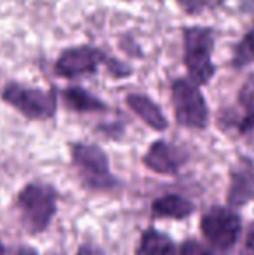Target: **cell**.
Returning a JSON list of instances; mask_svg holds the SVG:
<instances>
[{
  "instance_id": "6da1fadb",
  "label": "cell",
  "mask_w": 254,
  "mask_h": 255,
  "mask_svg": "<svg viewBox=\"0 0 254 255\" xmlns=\"http://www.w3.org/2000/svg\"><path fill=\"white\" fill-rule=\"evenodd\" d=\"M218 31L209 24H188L181 28V57L187 77L200 87L213 82L218 73L214 63Z\"/></svg>"
},
{
  "instance_id": "5b68a950",
  "label": "cell",
  "mask_w": 254,
  "mask_h": 255,
  "mask_svg": "<svg viewBox=\"0 0 254 255\" xmlns=\"http://www.w3.org/2000/svg\"><path fill=\"white\" fill-rule=\"evenodd\" d=\"M24 228L30 233H42L56 214V193L42 184H28L17 198Z\"/></svg>"
},
{
  "instance_id": "277c9868",
  "label": "cell",
  "mask_w": 254,
  "mask_h": 255,
  "mask_svg": "<svg viewBox=\"0 0 254 255\" xmlns=\"http://www.w3.org/2000/svg\"><path fill=\"white\" fill-rule=\"evenodd\" d=\"M2 99L28 120H49L58 111V91L37 89L10 82L3 87Z\"/></svg>"
},
{
  "instance_id": "603a6c76",
  "label": "cell",
  "mask_w": 254,
  "mask_h": 255,
  "mask_svg": "<svg viewBox=\"0 0 254 255\" xmlns=\"http://www.w3.org/2000/svg\"><path fill=\"white\" fill-rule=\"evenodd\" d=\"M119 2H126V3H131V2H136V0H119Z\"/></svg>"
},
{
  "instance_id": "7c38bea8",
  "label": "cell",
  "mask_w": 254,
  "mask_h": 255,
  "mask_svg": "<svg viewBox=\"0 0 254 255\" xmlns=\"http://www.w3.org/2000/svg\"><path fill=\"white\" fill-rule=\"evenodd\" d=\"M254 64V19L246 28L237 42L232 47L230 68L234 71H244Z\"/></svg>"
},
{
  "instance_id": "3957f363",
  "label": "cell",
  "mask_w": 254,
  "mask_h": 255,
  "mask_svg": "<svg viewBox=\"0 0 254 255\" xmlns=\"http://www.w3.org/2000/svg\"><path fill=\"white\" fill-rule=\"evenodd\" d=\"M110 52L94 44H78L63 49L54 61V75L64 80L96 77L105 68Z\"/></svg>"
},
{
  "instance_id": "4fadbf2b",
  "label": "cell",
  "mask_w": 254,
  "mask_h": 255,
  "mask_svg": "<svg viewBox=\"0 0 254 255\" xmlns=\"http://www.w3.org/2000/svg\"><path fill=\"white\" fill-rule=\"evenodd\" d=\"M174 243L164 233L150 228L141 235L136 254L138 255H173Z\"/></svg>"
},
{
  "instance_id": "d6986e66",
  "label": "cell",
  "mask_w": 254,
  "mask_h": 255,
  "mask_svg": "<svg viewBox=\"0 0 254 255\" xmlns=\"http://www.w3.org/2000/svg\"><path fill=\"white\" fill-rule=\"evenodd\" d=\"M178 255H213L209 249H206L204 245H200L197 240H187L181 245L180 254Z\"/></svg>"
},
{
  "instance_id": "8992f818",
  "label": "cell",
  "mask_w": 254,
  "mask_h": 255,
  "mask_svg": "<svg viewBox=\"0 0 254 255\" xmlns=\"http://www.w3.org/2000/svg\"><path fill=\"white\" fill-rule=\"evenodd\" d=\"M71 160L80 174L87 179L89 184L106 188L115 184V179L110 174V161L106 153L99 146L87 142L71 144Z\"/></svg>"
},
{
  "instance_id": "ba28073f",
  "label": "cell",
  "mask_w": 254,
  "mask_h": 255,
  "mask_svg": "<svg viewBox=\"0 0 254 255\" xmlns=\"http://www.w3.org/2000/svg\"><path fill=\"white\" fill-rule=\"evenodd\" d=\"M188 154L183 148L167 142L166 139H157L150 144L148 151L143 156V163L155 174L171 175L180 172V168L187 163Z\"/></svg>"
},
{
  "instance_id": "7402d4cb",
  "label": "cell",
  "mask_w": 254,
  "mask_h": 255,
  "mask_svg": "<svg viewBox=\"0 0 254 255\" xmlns=\"http://www.w3.org/2000/svg\"><path fill=\"white\" fill-rule=\"evenodd\" d=\"M241 5L244 7L246 10H253L254 9V0H239Z\"/></svg>"
},
{
  "instance_id": "2e32d148",
  "label": "cell",
  "mask_w": 254,
  "mask_h": 255,
  "mask_svg": "<svg viewBox=\"0 0 254 255\" xmlns=\"http://www.w3.org/2000/svg\"><path fill=\"white\" fill-rule=\"evenodd\" d=\"M103 70H105V73L108 75L110 78H113V80H126V78H131L132 75H134V68L129 63H126L124 59L113 56V54L108 56Z\"/></svg>"
},
{
  "instance_id": "7a4b0ae2",
  "label": "cell",
  "mask_w": 254,
  "mask_h": 255,
  "mask_svg": "<svg viewBox=\"0 0 254 255\" xmlns=\"http://www.w3.org/2000/svg\"><path fill=\"white\" fill-rule=\"evenodd\" d=\"M171 101L178 125L204 130L209 124V106L202 87L188 77H176L171 82Z\"/></svg>"
},
{
  "instance_id": "52a82bcc",
  "label": "cell",
  "mask_w": 254,
  "mask_h": 255,
  "mask_svg": "<svg viewBox=\"0 0 254 255\" xmlns=\"http://www.w3.org/2000/svg\"><path fill=\"white\" fill-rule=\"evenodd\" d=\"M200 228H202L206 240L214 249L228 250L239 240L242 224L235 212L228 210V208L216 207L204 215Z\"/></svg>"
},
{
  "instance_id": "cb8c5ba5",
  "label": "cell",
  "mask_w": 254,
  "mask_h": 255,
  "mask_svg": "<svg viewBox=\"0 0 254 255\" xmlns=\"http://www.w3.org/2000/svg\"><path fill=\"white\" fill-rule=\"evenodd\" d=\"M3 254V247H2V243H0V255Z\"/></svg>"
},
{
  "instance_id": "9a60e30c",
  "label": "cell",
  "mask_w": 254,
  "mask_h": 255,
  "mask_svg": "<svg viewBox=\"0 0 254 255\" xmlns=\"http://www.w3.org/2000/svg\"><path fill=\"white\" fill-rule=\"evenodd\" d=\"M174 5L188 17H200L218 12L227 5V0H174Z\"/></svg>"
},
{
  "instance_id": "ac0fdd59",
  "label": "cell",
  "mask_w": 254,
  "mask_h": 255,
  "mask_svg": "<svg viewBox=\"0 0 254 255\" xmlns=\"http://www.w3.org/2000/svg\"><path fill=\"white\" fill-rule=\"evenodd\" d=\"M235 125H237L239 134L246 135V137H254V110L242 111V117Z\"/></svg>"
},
{
  "instance_id": "ffe728a7",
  "label": "cell",
  "mask_w": 254,
  "mask_h": 255,
  "mask_svg": "<svg viewBox=\"0 0 254 255\" xmlns=\"http://www.w3.org/2000/svg\"><path fill=\"white\" fill-rule=\"evenodd\" d=\"M77 255H106V254L94 245H82L80 249H78Z\"/></svg>"
},
{
  "instance_id": "e0dca14e",
  "label": "cell",
  "mask_w": 254,
  "mask_h": 255,
  "mask_svg": "<svg viewBox=\"0 0 254 255\" xmlns=\"http://www.w3.org/2000/svg\"><path fill=\"white\" fill-rule=\"evenodd\" d=\"M237 104L242 111L254 110V71L244 78L237 91Z\"/></svg>"
},
{
  "instance_id": "44dd1931",
  "label": "cell",
  "mask_w": 254,
  "mask_h": 255,
  "mask_svg": "<svg viewBox=\"0 0 254 255\" xmlns=\"http://www.w3.org/2000/svg\"><path fill=\"white\" fill-rule=\"evenodd\" d=\"M246 249L249 252H254V224L251 226V229L248 233V238H246Z\"/></svg>"
},
{
  "instance_id": "9c48e42d",
  "label": "cell",
  "mask_w": 254,
  "mask_h": 255,
  "mask_svg": "<svg viewBox=\"0 0 254 255\" xmlns=\"http://www.w3.org/2000/svg\"><path fill=\"white\" fill-rule=\"evenodd\" d=\"M126 106L152 130L164 132L169 127V120L164 115L162 108L145 92H131V94H127Z\"/></svg>"
},
{
  "instance_id": "8fae6325",
  "label": "cell",
  "mask_w": 254,
  "mask_h": 255,
  "mask_svg": "<svg viewBox=\"0 0 254 255\" xmlns=\"http://www.w3.org/2000/svg\"><path fill=\"white\" fill-rule=\"evenodd\" d=\"M59 96L64 106L75 113H105L108 110V104L99 96L92 94L82 85H68L59 92Z\"/></svg>"
},
{
  "instance_id": "30bf717a",
  "label": "cell",
  "mask_w": 254,
  "mask_h": 255,
  "mask_svg": "<svg viewBox=\"0 0 254 255\" xmlns=\"http://www.w3.org/2000/svg\"><path fill=\"white\" fill-rule=\"evenodd\" d=\"M254 198V161L242 158L241 163L232 170V184L228 202L234 207H242Z\"/></svg>"
},
{
  "instance_id": "5bb4252c",
  "label": "cell",
  "mask_w": 254,
  "mask_h": 255,
  "mask_svg": "<svg viewBox=\"0 0 254 255\" xmlns=\"http://www.w3.org/2000/svg\"><path fill=\"white\" fill-rule=\"evenodd\" d=\"M152 210L159 217H173V219H185L193 212V205L185 200L183 196L167 195L155 200L152 205Z\"/></svg>"
}]
</instances>
